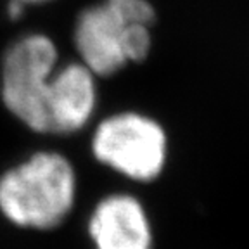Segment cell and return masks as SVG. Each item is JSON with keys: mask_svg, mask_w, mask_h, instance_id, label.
Instances as JSON below:
<instances>
[{"mask_svg": "<svg viewBox=\"0 0 249 249\" xmlns=\"http://www.w3.org/2000/svg\"><path fill=\"white\" fill-rule=\"evenodd\" d=\"M152 23L154 9L145 0H104L85 9L74 30L83 64L93 74L109 76L126 62L144 61L151 49Z\"/></svg>", "mask_w": 249, "mask_h": 249, "instance_id": "6da1fadb", "label": "cell"}, {"mask_svg": "<svg viewBox=\"0 0 249 249\" xmlns=\"http://www.w3.org/2000/svg\"><path fill=\"white\" fill-rule=\"evenodd\" d=\"M74 199V173L59 154H36L0 180V210L12 223L54 229Z\"/></svg>", "mask_w": 249, "mask_h": 249, "instance_id": "7a4b0ae2", "label": "cell"}, {"mask_svg": "<svg viewBox=\"0 0 249 249\" xmlns=\"http://www.w3.org/2000/svg\"><path fill=\"white\" fill-rule=\"evenodd\" d=\"M57 59L54 43L33 35L7 52L2 95L12 114L35 132L47 133V109L52 93V68Z\"/></svg>", "mask_w": 249, "mask_h": 249, "instance_id": "3957f363", "label": "cell"}, {"mask_svg": "<svg viewBox=\"0 0 249 249\" xmlns=\"http://www.w3.org/2000/svg\"><path fill=\"white\" fill-rule=\"evenodd\" d=\"M92 149L101 163L133 180L149 182L164 166L166 135L151 118L123 113L99 124Z\"/></svg>", "mask_w": 249, "mask_h": 249, "instance_id": "277c9868", "label": "cell"}, {"mask_svg": "<svg viewBox=\"0 0 249 249\" xmlns=\"http://www.w3.org/2000/svg\"><path fill=\"white\" fill-rule=\"evenodd\" d=\"M89 233L97 249H152L147 214L132 196H111L99 202Z\"/></svg>", "mask_w": 249, "mask_h": 249, "instance_id": "5b68a950", "label": "cell"}, {"mask_svg": "<svg viewBox=\"0 0 249 249\" xmlns=\"http://www.w3.org/2000/svg\"><path fill=\"white\" fill-rule=\"evenodd\" d=\"M95 107L93 73L85 64H70L52 76L47 109V133L76 132L89 121Z\"/></svg>", "mask_w": 249, "mask_h": 249, "instance_id": "8992f818", "label": "cell"}, {"mask_svg": "<svg viewBox=\"0 0 249 249\" xmlns=\"http://www.w3.org/2000/svg\"><path fill=\"white\" fill-rule=\"evenodd\" d=\"M21 2H26V0H21ZM28 2H42V0H28Z\"/></svg>", "mask_w": 249, "mask_h": 249, "instance_id": "52a82bcc", "label": "cell"}]
</instances>
